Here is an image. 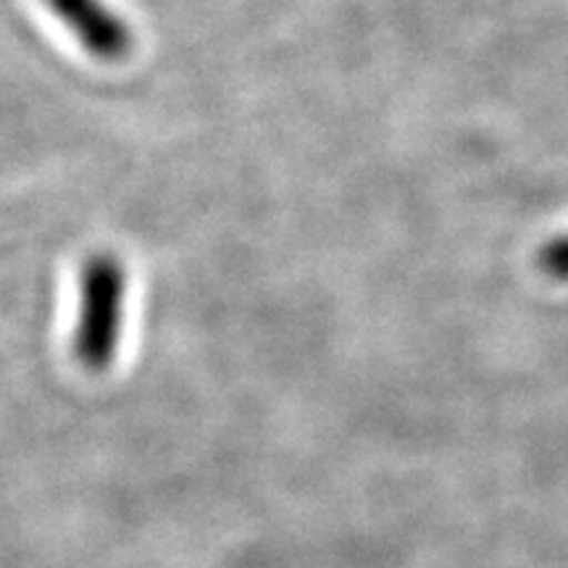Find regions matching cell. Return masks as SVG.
<instances>
[{
  "instance_id": "cell-2",
  "label": "cell",
  "mask_w": 568,
  "mask_h": 568,
  "mask_svg": "<svg viewBox=\"0 0 568 568\" xmlns=\"http://www.w3.org/2000/svg\"><path fill=\"white\" fill-rule=\"evenodd\" d=\"M53 17L98 61H124L134 48V32L105 0H45Z\"/></svg>"
},
{
  "instance_id": "cell-3",
  "label": "cell",
  "mask_w": 568,
  "mask_h": 568,
  "mask_svg": "<svg viewBox=\"0 0 568 568\" xmlns=\"http://www.w3.org/2000/svg\"><path fill=\"white\" fill-rule=\"evenodd\" d=\"M537 266L550 280L568 282V234H558L539 247Z\"/></svg>"
},
{
  "instance_id": "cell-1",
  "label": "cell",
  "mask_w": 568,
  "mask_h": 568,
  "mask_svg": "<svg viewBox=\"0 0 568 568\" xmlns=\"http://www.w3.org/2000/svg\"><path fill=\"white\" fill-rule=\"evenodd\" d=\"M126 272L111 253H95L80 268V308L71 337L77 364L92 374L111 368L122 343Z\"/></svg>"
}]
</instances>
